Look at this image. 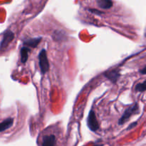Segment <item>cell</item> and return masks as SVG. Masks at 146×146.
Returning <instances> with one entry per match:
<instances>
[{
	"label": "cell",
	"instance_id": "cell-7",
	"mask_svg": "<svg viewBox=\"0 0 146 146\" xmlns=\"http://www.w3.org/2000/svg\"><path fill=\"white\" fill-rule=\"evenodd\" d=\"M41 41V37H36V38H29V39L24 40V45L27 47H31V48H36Z\"/></svg>",
	"mask_w": 146,
	"mask_h": 146
},
{
	"label": "cell",
	"instance_id": "cell-8",
	"mask_svg": "<svg viewBox=\"0 0 146 146\" xmlns=\"http://www.w3.org/2000/svg\"><path fill=\"white\" fill-rule=\"evenodd\" d=\"M13 124H14V118H8L4 120L0 124V131L4 132V131L11 128Z\"/></svg>",
	"mask_w": 146,
	"mask_h": 146
},
{
	"label": "cell",
	"instance_id": "cell-4",
	"mask_svg": "<svg viewBox=\"0 0 146 146\" xmlns=\"http://www.w3.org/2000/svg\"><path fill=\"white\" fill-rule=\"evenodd\" d=\"M14 38V34L13 31L10 30H7L4 31L2 34V38H1V43H0V48L1 51L8 46L10 42L13 41Z\"/></svg>",
	"mask_w": 146,
	"mask_h": 146
},
{
	"label": "cell",
	"instance_id": "cell-2",
	"mask_svg": "<svg viewBox=\"0 0 146 146\" xmlns=\"http://www.w3.org/2000/svg\"><path fill=\"white\" fill-rule=\"evenodd\" d=\"M38 63L41 72L42 74H45L49 70V63H48L47 53L46 49L43 48L38 54Z\"/></svg>",
	"mask_w": 146,
	"mask_h": 146
},
{
	"label": "cell",
	"instance_id": "cell-13",
	"mask_svg": "<svg viewBox=\"0 0 146 146\" xmlns=\"http://www.w3.org/2000/svg\"><path fill=\"white\" fill-rule=\"evenodd\" d=\"M137 124H138V122H133L131 124H130L129 125H128V127L127 128V131H128V130H131L132 129V128H133L134 127H135L137 125Z\"/></svg>",
	"mask_w": 146,
	"mask_h": 146
},
{
	"label": "cell",
	"instance_id": "cell-9",
	"mask_svg": "<svg viewBox=\"0 0 146 146\" xmlns=\"http://www.w3.org/2000/svg\"><path fill=\"white\" fill-rule=\"evenodd\" d=\"M30 52V48L29 47L24 46L21 47V51H20V54H21V62L22 64H25L29 58V53Z\"/></svg>",
	"mask_w": 146,
	"mask_h": 146
},
{
	"label": "cell",
	"instance_id": "cell-10",
	"mask_svg": "<svg viewBox=\"0 0 146 146\" xmlns=\"http://www.w3.org/2000/svg\"><path fill=\"white\" fill-rule=\"evenodd\" d=\"M98 7L104 9H108L113 7V2L111 0H96Z\"/></svg>",
	"mask_w": 146,
	"mask_h": 146
},
{
	"label": "cell",
	"instance_id": "cell-3",
	"mask_svg": "<svg viewBox=\"0 0 146 146\" xmlns=\"http://www.w3.org/2000/svg\"><path fill=\"white\" fill-rule=\"evenodd\" d=\"M87 125L92 132H96L100 128L99 123H98V121H97L95 112L93 109H91L88 113V118H87Z\"/></svg>",
	"mask_w": 146,
	"mask_h": 146
},
{
	"label": "cell",
	"instance_id": "cell-12",
	"mask_svg": "<svg viewBox=\"0 0 146 146\" xmlns=\"http://www.w3.org/2000/svg\"><path fill=\"white\" fill-rule=\"evenodd\" d=\"M88 11H89L90 12L93 13V14H98V15H101V14H104V12H102V11H99V10H97V9H88Z\"/></svg>",
	"mask_w": 146,
	"mask_h": 146
},
{
	"label": "cell",
	"instance_id": "cell-11",
	"mask_svg": "<svg viewBox=\"0 0 146 146\" xmlns=\"http://www.w3.org/2000/svg\"><path fill=\"white\" fill-rule=\"evenodd\" d=\"M135 91L138 92H144L146 91V80L143 83H139L135 86Z\"/></svg>",
	"mask_w": 146,
	"mask_h": 146
},
{
	"label": "cell",
	"instance_id": "cell-15",
	"mask_svg": "<svg viewBox=\"0 0 146 146\" xmlns=\"http://www.w3.org/2000/svg\"><path fill=\"white\" fill-rule=\"evenodd\" d=\"M93 146H104V145H103V144H96V145Z\"/></svg>",
	"mask_w": 146,
	"mask_h": 146
},
{
	"label": "cell",
	"instance_id": "cell-14",
	"mask_svg": "<svg viewBox=\"0 0 146 146\" xmlns=\"http://www.w3.org/2000/svg\"><path fill=\"white\" fill-rule=\"evenodd\" d=\"M140 74H142V75H145L146 74V66L145 67H144L143 69L140 70Z\"/></svg>",
	"mask_w": 146,
	"mask_h": 146
},
{
	"label": "cell",
	"instance_id": "cell-1",
	"mask_svg": "<svg viewBox=\"0 0 146 146\" xmlns=\"http://www.w3.org/2000/svg\"><path fill=\"white\" fill-rule=\"evenodd\" d=\"M139 112V105H138V103H135L132 106L129 107V108H126L122 116L120 118L119 121H118V125H123L125 123H126L130 119L131 116H133V115L138 114Z\"/></svg>",
	"mask_w": 146,
	"mask_h": 146
},
{
	"label": "cell",
	"instance_id": "cell-5",
	"mask_svg": "<svg viewBox=\"0 0 146 146\" xmlns=\"http://www.w3.org/2000/svg\"><path fill=\"white\" fill-rule=\"evenodd\" d=\"M56 138L54 135H46L43 138L41 146H56Z\"/></svg>",
	"mask_w": 146,
	"mask_h": 146
},
{
	"label": "cell",
	"instance_id": "cell-6",
	"mask_svg": "<svg viewBox=\"0 0 146 146\" xmlns=\"http://www.w3.org/2000/svg\"><path fill=\"white\" fill-rule=\"evenodd\" d=\"M104 76L106 77L109 81H111V82L115 84L117 82V81L118 80L120 77V74L118 72V71L117 70H112V71H109L108 72H106L104 74Z\"/></svg>",
	"mask_w": 146,
	"mask_h": 146
}]
</instances>
